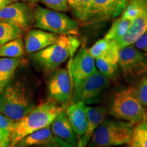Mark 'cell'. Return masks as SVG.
<instances>
[{"label": "cell", "mask_w": 147, "mask_h": 147, "mask_svg": "<svg viewBox=\"0 0 147 147\" xmlns=\"http://www.w3.org/2000/svg\"><path fill=\"white\" fill-rule=\"evenodd\" d=\"M34 26L58 35L76 36L79 30L76 20L63 12L42 6H38L34 10Z\"/></svg>", "instance_id": "obj_6"}, {"label": "cell", "mask_w": 147, "mask_h": 147, "mask_svg": "<svg viewBox=\"0 0 147 147\" xmlns=\"http://www.w3.org/2000/svg\"><path fill=\"white\" fill-rule=\"evenodd\" d=\"M47 80V91L49 96L65 106L71 100L72 80L69 70L58 67L51 71Z\"/></svg>", "instance_id": "obj_9"}, {"label": "cell", "mask_w": 147, "mask_h": 147, "mask_svg": "<svg viewBox=\"0 0 147 147\" xmlns=\"http://www.w3.org/2000/svg\"><path fill=\"white\" fill-rule=\"evenodd\" d=\"M11 3L12 2H10V1H8V0H0V10Z\"/></svg>", "instance_id": "obj_34"}, {"label": "cell", "mask_w": 147, "mask_h": 147, "mask_svg": "<svg viewBox=\"0 0 147 147\" xmlns=\"http://www.w3.org/2000/svg\"><path fill=\"white\" fill-rule=\"evenodd\" d=\"M32 147H73L67 142L63 141V140L60 139L59 138L55 136V139L52 142L47 143L45 144L38 145V146H34Z\"/></svg>", "instance_id": "obj_31"}, {"label": "cell", "mask_w": 147, "mask_h": 147, "mask_svg": "<svg viewBox=\"0 0 147 147\" xmlns=\"http://www.w3.org/2000/svg\"><path fill=\"white\" fill-rule=\"evenodd\" d=\"M95 65L97 70L110 80H113L117 76L119 65L109 63L102 58L95 59Z\"/></svg>", "instance_id": "obj_27"}, {"label": "cell", "mask_w": 147, "mask_h": 147, "mask_svg": "<svg viewBox=\"0 0 147 147\" xmlns=\"http://www.w3.org/2000/svg\"><path fill=\"white\" fill-rule=\"evenodd\" d=\"M117 147H129V145H123V146H117Z\"/></svg>", "instance_id": "obj_37"}, {"label": "cell", "mask_w": 147, "mask_h": 147, "mask_svg": "<svg viewBox=\"0 0 147 147\" xmlns=\"http://www.w3.org/2000/svg\"><path fill=\"white\" fill-rule=\"evenodd\" d=\"M134 45L139 50L147 54V31Z\"/></svg>", "instance_id": "obj_32"}, {"label": "cell", "mask_w": 147, "mask_h": 147, "mask_svg": "<svg viewBox=\"0 0 147 147\" xmlns=\"http://www.w3.org/2000/svg\"><path fill=\"white\" fill-rule=\"evenodd\" d=\"M129 147H147V120L134 126Z\"/></svg>", "instance_id": "obj_23"}, {"label": "cell", "mask_w": 147, "mask_h": 147, "mask_svg": "<svg viewBox=\"0 0 147 147\" xmlns=\"http://www.w3.org/2000/svg\"><path fill=\"white\" fill-rule=\"evenodd\" d=\"M31 3L16 1L8 4L0 10V21L12 24L23 32L34 25V11Z\"/></svg>", "instance_id": "obj_10"}, {"label": "cell", "mask_w": 147, "mask_h": 147, "mask_svg": "<svg viewBox=\"0 0 147 147\" xmlns=\"http://www.w3.org/2000/svg\"><path fill=\"white\" fill-rule=\"evenodd\" d=\"M110 85V80L97 70L72 88L71 102H82L86 105L101 102Z\"/></svg>", "instance_id": "obj_7"}, {"label": "cell", "mask_w": 147, "mask_h": 147, "mask_svg": "<svg viewBox=\"0 0 147 147\" xmlns=\"http://www.w3.org/2000/svg\"><path fill=\"white\" fill-rule=\"evenodd\" d=\"M24 62L25 59L21 57H0V93Z\"/></svg>", "instance_id": "obj_17"}, {"label": "cell", "mask_w": 147, "mask_h": 147, "mask_svg": "<svg viewBox=\"0 0 147 147\" xmlns=\"http://www.w3.org/2000/svg\"><path fill=\"white\" fill-rule=\"evenodd\" d=\"M55 138L51 126H48L27 135L16 143L14 147H32L45 144L52 142Z\"/></svg>", "instance_id": "obj_18"}, {"label": "cell", "mask_w": 147, "mask_h": 147, "mask_svg": "<svg viewBox=\"0 0 147 147\" xmlns=\"http://www.w3.org/2000/svg\"><path fill=\"white\" fill-rule=\"evenodd\" d=\"M147 31V11L134 18L127 34L117 41L121 49L134 45Z\"/></svg>", "instance_id": "obj_16"}, {"label": "cell", "mask_w": 147, "mask_h": 147, "mask_svg": "<svg viewBox=\"0 0 147 147\" xmlns=\"http://www.w3.org/2000/svg\"><path fill=\"white\" fill-rule=\"evenodd\" d=\"M109 42V40L103 38L97 41L91 48L88 49L90 54L94 57L95 59L100 58L102 56V53L105 51Z\"/></svg>", "instance_id": "obj_30"}, {"label": "cell", "mask_w": 147, "mask_h": 147, "mask_svg": "<svg viewBox=\"0 0 147 147\" xmlns=\"http://www.w3.org/2000/svg\"><path fill=\"white\" fill-rule=\"evenodd\" d=\"M80 42L74 35H60L56 42L31 55V58L45 71H52L59 67L76 54Z\"/></svg>", "instance_id": "obj_3"}, {"label": "cell", "mask_w": 147, "mask_h": 147, "mask_svg": "<svg viewBox=\"0 0 147 147\" xmlns=\"http://www.w3.org/2000/svg\"><path fill=\"white\" fill-rule=\"evenodd\" d=\"M91 138V137L88 136L84 134L83 136L80 137L78 139V142L74 147H86L89 144Z\"/></svg>", "instance_id": "obj_33"}, {"label": "cell", "mask_w": 147, "mask_h": 147, "mask_svg": "<svg viewBox=\"0 0 147 147\" xmlns=\"http://www.w3.org/2000/svg\"><path fill=\"white\" fill-rule=\"evenodd\" d=\"M88 120L87 130L85 135L91 137L95 130L107 118L108 108L101 105L87 106Z\"/></svg>", "instance_id": "obj_19"}, {"label": "cell", "mask_w": 147, "mask_h": 147, "mask_svg": "<svg viewBox=\"0 0 147 147\" xmlns=\"http://www.w3.org/2000/svg\"><path fill=\"white\" fill-rule=\"evenodd\" d=\"M133 90L136 97L147 109V75L140 80L136 87H133Z\"/></svg>", "instance_id": "obj_28"}, {"label": "cell", "mask_w": 147, "mask_h": 147, "mask_svg": "<svg viewBox=\"0 0 147 147\" xmlns=\"http://www.w3.org/2000/svg\"><path fill=\"white\" fill-rule=\"evenodd\" d=\"M8 1H10V2H16V1H18V0H8Z\"/></svg>", "instance_id": "obj_36"}, {"label": "cell", "mask_w": 147, "mask_h": 147, "mask_svg": "<svg viewBox=\"0 0 147 147\" xmlns=\"http://www.w3.org/2000/svg\"><path fill=\"white\" fill-rule=\"evenodd\" d=\"M131 22V21L121 16L113 23L111 27L104 36V38L109 40H115L118 41L128 32Z\"/></svg>", "instance_id": "obj_22"}, {"label": "cell", "mask_w": 147, "mask_h": 147, "mask_svg": "<svg viewBox=\"0 0 147 147\" xmlns=\"http://www.w3.org/2000/svg\"><path fill=\"white\" fill-rule=\"evenodd\" d=\"M42 4L45 5L48 8L52 10L60 11V12H67L69 10L68 0H40Z\"/></svg>", "instance_id": "obj_29"}, {"label": "cell", "mask_w": 147, "mask_h": 147, "mask_svg": "<svg viewBox=\"0 0 147 147\" xmlns=\"http://www.w3.org/2000/svg\"><path fill=\"white\" fill-rule=\"evenodd\" d=\"M91 2L92 0H68L69 9L80 23H89Z\"/></svg>", "instance_id": "obj_20"}, {"label": "cell", "mask_w": 147, "mask_h": 147, "mask_svg": "<svg viewBox=\"0 0 147 147\" xmlns=\"http://www.w3.org/2000/svg\"><path fill=\"white\" fill-rule=\"evenodd\" d=\"M108 110L114 118L134 125L147 118L146 108L134 95L132 87L115 91L110 97Z\"/></svg>", "instance_id": "obj_4"}, {"label": "cell", "mask_w": 147, "mask_h": 147, "mask_svg": "<svg viewBox=\"0 0 147 147\" xmlns=\"http://www.w3.org/2000/svg\"><path fill=\"white\" fill-rule=\"evenodd\" d=\"M134 125L115 118H106L95 130L88 147H117L129 144Z\"/></svg>", "instance_id": "obj_5"}, {"label": "cell", "mask_w": 147, "mask_h": 147, "mask_svg": "<svg viewBox=\"0 0 147 147\" xmlns=\"http://www.w3.org/2000/svg\"><path fill=\"white\" fill-rule=\"evenodd\" d=\"M69 70L73 87L97 71L95 59L90 54L88 49L84 46L80 48L73 57L69 59Z\"/></svg>", "instance_id": "obj_11"}, {"label": "cell", "mask_w": 147, "mask_h": 147, "mask_svg": "<svg viewBox=\"0 0 147 147\" xmlns=\"http://www.w3.org/2000/svg\"><path fill=\"white\" fill-rule=\"evenodd\" d=\"M0 147H1V142H0Z\"/></svg>", "instance_id": "obj_38"}, {"label": "cell", "mask_w": 147, "mask_h": 147, "mask_svg": "<svg viewBox=\"0 0 147 147\" xmlns=\"http://www.w3.org/2000/svg\"><path fill=\"white\" fill-rule=\"evenodd\" d=\"M64 110L63 106L51 98L36 106L23 118L13 122L8 147H14L29 134L50 126L57 115Z\"/></svg>", "instance_id": "obj_2"}, {"label": "cell", "mask_w": 147, "mask_h": 147, "mask_svg": "<svg viewBox=\"0 0 147 147\" xmlns=\"http://www.w3.org/2000/svg\"><path fill=\"white\" fill-rule=\"evenodd\" d=\"M146 120H147V118H146Z\"/></svg>", "instance_id": "obj_40"}, {"label": "cell", "mask_w": 147, "mask_h": 147, "mask_svg": "<svg viewBox=\"0 0 147 147\" xmlns=\"http://www.w3.org/2000/svg\"><path fill=\"white\" fill-rule=\"evenodd\" d=\"M120 50L121 48L119 47L117 40H110L108 42L107 47L100 58H102L106 61L114 64V65H119L118 63Z\"/></svg>", "instance_id": "obj_25"}, {"label": "cell", "mask_w": 147, "mask_h": 147, "mask_svg": "<svg viewBox=\"0 0 147 147\" xmlns=\"http://www.w3.org/2000/svg\"><path fill=\"white\" fill-rule=\"evenodd\" d=\"M34 92L23 80L12 78L0 93V112L14 122L36 107Z\"/></svg>", "instance_id": "obj_1"}, {"label": "cell", "mask_w": 147, "mask_h": 147, "mask_svg": "<svg viewBox=\"0 0 147 147\" xmlns=\"http://www.w3.org/2000/svg\"><path fill=\"white\" fill-rule=\"evenodd\" d=\"M119 1H121V0H119Z\"/></svg>", "instance_id": "obj_39"}, {"label": "cell", "mask_w": 147, "mask_h": 147, "mask_svg": "<svg viewBox=\"0 0 147 147\" xmlns=\"http://www.w3.org/2000/svg\"><path fill=\"white\" fill-rule=\"evenodd\" d=\"M50 126L55 136L59 138L73 147L78 143V138L69 122L65 110L57 115Z\"/></svg>", "instance_id": "obj_15"}, {"label": "cell", "mask_w": 147, "mask_h": 147, "mask_svg": "<svg viewBox=\"0 0 147 147\" xmlns=\"http://www.w3.org/2000/svg\"><path fill=\"white\" fill-rule=\"evenodd\" d=\"M59 36L43 29H30L25 36V51L31 55L39 52L56 42Z\"/></svg>", "instance_id": "obj_13"}, {"label": "cell", "mask_w": 147, "mask_h": 147, "mask_svg": "<svg viewBox=\"0 0 147 147\" xmlns=\"http://www.w3.org/2000/svg\"><path fill=\"white\" fill-rule=\"evenodd\" d=\"M23 1H25V2H27L29 3H36L38 2L39 0H22Z\"/></svg>", "instance_id": "obj_35"}, {"label": "cell", "mask_w": 147, "mask_h": 147, "mask_svg": "<svg viewBox=\"0 0 147 147\" xmlns=\"http://www.w3.org/2000/svg\"><path fill=\"white\" fill-rule=\"evenodd\" d=\"M13 122L0 112V142L1 147L8 146Z\"/></svg>", "instance_id": "obj_26"}, {"label": "cell", "mask_w": 147, "mask_h": 147, "mask_svg": "<svg viewBox=\"0 0 147 147\" xmlns=\"http://www.w3.org/2000/svg\"><path fill=\"white\" fill-rule=\"evenodd\" d=\"M125 5L119 0H92L89 23L117 16L123 11Z\"/></svg>", "instance_id": "obj_12"}, {"label": "cell", "mask_w": 147, "mask_h": 147, "mask_svg": "<svg viewBox=\"0 0 147 147\" xmlns=\"http://www.w3.org/2000/svg\"><path fill=\"white\" fill-rule=\"evenodd\" d=\"M24 32L12 24L0 21V47L16 38H21Z\"/></svg>", "instance_id": "obj_24"}, {"label": "cell", "mask_w": 147, "mask_h": 147, "mask_svg": "<svg viewBox=\"0 0 147 147\" xmlns=\"http://www.w3.org/2000/svg\"><path fill=\"white\" fill-rule=\"evenodd\" d=\"M25 51V43L21 38H18L0 47V57H22Z\"/></svg>", "instance_id": "obj_21"}, {"label": "cell", "mask_w": 147, "mask_h": 147, "mask_svg": "<svg viewBox=\"0 0 147 147\" xmlns=\"http://www.w3.org/2000/svg\"><path fill=\"white\" fill-rule=\"evenodd\" d=\"M87 105L82 102H71L66 108L65 111L69 122L78 139L83 136L87 130L88 120Z\"/></svg>", "instance_id": "obj_14"}, {"label": "cell", "mask_w": 147, "mask_h": 147, "mask_svg": "<svg viewBox=\"0 0 147 147\" xmlns=\"http://www.w3.org/2000/svg\"><path fill=\"white\" fill-rule=\"evenodd\" d=\"M118 65L123 76L128 80L147 75V57L134 45L121 49Z\"/></svg>", "instance_id": "obj_8"}]
</instances>
